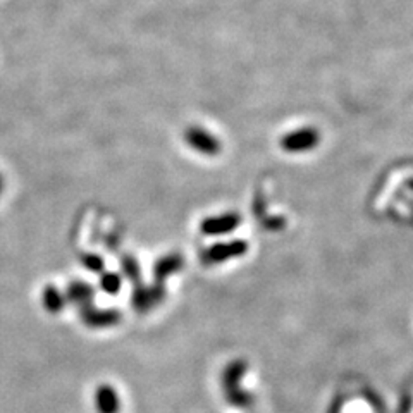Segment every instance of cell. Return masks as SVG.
I'll return each mask as SVG.
<instances>
[{
    "instance_id": "obj_1",
    "label": "cell",
    "mask_w": 413,
    "mask_h": 413,
    "mask_svg": "<svg viewBox=\"0 0 413 413\" xmlns=\"http://www.w3.org/2000/svg\"><path fill=\"white\" fill-rule=\"evenodd\" d=\"M247 372L248 365L244 360H235L225 367L223 376V388L225 400L232 407L248 408L254 405V395L241 388V381L247 376Z\"/></svg>"
},
{
    "instance_id": "obj_2",
    "label": "cell",
    "mask_w": 413,
    "mask_h": 413,
    "mask_svg": "<svg viewBox=\"0 0 413 413\" xmlns=\"http://www.w3.org/2000/svg\"><path fill=\"white\" fill-rule=\"evenodd\" d=\"M248 243L244 240H232L225 243H217L202 251V262L206 266H217L231 258H240L248 254Z\"/></svg>"
},
{
    "instance_id": "obj_3",
    "label": "cell",
    "mask_w": 413,
    "mask_h": 413,
    "mask_svg": "<svg viewBox=\"0 0 413 413\" xmlns=\"http://www.w3.org/2000/svg\"><path fill=\"white\" fill-rule=\"evenodd\" d=\"M319 145V133L315 129L303 128L298 131L289 133L281 140V147L284 148L288 154H301V152H308Z\"/></svg>"
},
{
    "instance_id": "obj_4",
    "label": "cell",
    "mask_w": 413,
    "mask_h": 413,
    "mask_svg": "<svg viewBox=\"0 0 413 413\" xmlns=\"http://www.w3.org/2000/svg\"><path fill=\"white\" fill-rule=\"evenodd\" d=\"M241 224L240 214L236 212H225L221 214V216H214L205 219L202 223V232L209 236H219V235H229L235 229H238Z\"/></svg>"
},
{
    "instance_id": "obj_5",
    "label": "cell",
    "mask_w": 413,
    "mask_h": 413,
    "mask_svg": "<svg viewBox=\"0 0 413 413\" xmlns=\"http://www.w3.org/2000/svg\"><path fill=\"white\" fill-rule=\"evenodd\" d=\"M186 140L191 145V148L198 150L200 154L204 155H216L219 154V141L216 140L212 135L209 133L202 131V129H190L188 135H186Z\"/></svg>"
},
{
    "instance_id": "obj_6",
    "label": "cell",
    "mask_w": 413,
    "mask_h": 413,
    "mask_svg": "<svg viewBox=\"0 0 413 413\" xmlns=\"http://www.w3.org/2000/svg\"><path fill=\"white\" fill-rule=\"evenodd\" d=\"M97 405L102 413H116L119 401H117V395L114 393V389L100 388V391L97 393Z\"/></svg>"
},
{
    "instance_id": "obj_7",
    "label": "cell",
    "mask_w": 413,
    "mask_h": 413,
    "mask_svg": "<svg viewBox=\"0 0 413 413\" xmlns=\"http://www.w3.org/2000/svg\"><path fill=\"white\" fill-rule=\"evenodd\" d=\"M181 267H183V258L178 257V255H171V257L160 260V262L157 263V267H155L157 277L159 279L167 277V275L176 273V270H179Z\"/></svg>"
},
{
    "instance_id": "obj_8",
    "label": "cell",
    "mask_w": 413,
    "mask_h": 413,
    "mask_svg": "<svg viewBox=\"0 0 413 413\" xmlns=\"http://www.w3.org/2000/svg\"><path fill=\"white\" fill-rule=\"evenodd\" d=\"M44 298L48 310H60V307H63V296H60L59 291H55L53 288H48L47 291H45Z\"/></svg>"
},
{
    "instance_id": "obj_9",
    "label": "cell",
    "mask_w": 413,
    "mask_h": 413,
    "mask_svg": "<svg viewBox=\"0 0 413 413\" xmlns=\"http://www.w3.org/2000/svg\"><path fill=\"white\" fill-rule=\"evenodd\" d=\"M102 288L105 289L107 293L116 294L117 291H119V288H121V279L117 277L116 274H107V275H103V277H102Z\"/></svg>"
},
{
    "instance_id": "obj_10",
    "label": "cell",
    "mask_w": 413,
    "mask_h": 413,
    "mask_svg": "<svg viewBox=\"0 0 413 413\" xmlns=\"http://www.w3.org/2000/svg\"><path fill=\"white\" fill-rule=\"evenodd\" d=\"M91 294V288L88 284H74L71 289V296L72 298H81L85 300L86 296H90Z\"/></svg>"
},
{
    "instance_id": "obj_11",
    "label": "cell",
    "mask_w": 413,
    "mask_h": 413,
    "mask_svg": "<svg viewBox=\"0 0 413 413\" xmlns=\"http://www.w3.org/2000/svg\"><path fill=\"white\" fill-rule=\"evenodd\" d=\"M88 267H91L93 270L97 269H102V260L98 257H90V262H85Z\"/></svg>"
}]
</instances>
